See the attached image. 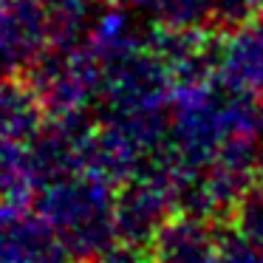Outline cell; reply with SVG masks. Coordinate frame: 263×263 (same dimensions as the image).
<instances>
[{"instance_id": "6da1fadb", "label": "cell", "mask_w": 263, "mask_h": 263, "mask_svg": "<svg viewBox=\"0 0 263 263\" xmlns=\"http://www.w3.org/2000/svg\"><path fill=\"white\" fill-rule=\"evenodd\" d=\"M40 215L57 229L68 252L82 263L119 240L114 184L91 173L46 184L40 195Z\"/></svg>"}, {"instance_id": "7a4b0ae2", "label": "cell", "mask_w": 263, "mask_h": 263, "mask_svg": "<svg viewBox=\"0 0 263 263\" xmlns=\"http://www.w3.org/2000/svg\"><path fill=\"white\" fill-rule=\"evenodd\" d=\"M57 229L23 201H0V263H74Z\"/></svg>"}, {"instance_id": "3957f363", "label": "cell", "mask_w": 263, "mask_h": 263, "mask_svg": "<svg viewBox=\"0 0 263 263\" xmlns=\"http://www.w3.org/2000/svg\"><path fill=\"white\" fill-rule=\"evenodd\" d=\"M212 74L235 91L263 102V20L249 17L223 29L218 43L210 40Z\"/></svg>"}, {"instance_id": "277c9868", "label": "cell", "mask_w": 263, "mask_h": 263, "mask_svg": "<svg viewBox=\"0 0 263 263\" xmlns=\"http://www.w3.org/2000/svg\"><path fill=\"white\" fill-rule=\"evenodd\" d=\"M150 263H221V229L212 218L176 212L153 235Z\"/></svg>"}, {"instance_id": "5b68a950", "label": "cell", "mask_w": 263, "mask_h": 263, "mask_svg": "<svg viewBox=\"0 0 263 263\" xmlns=\"http://www.w3.org/2000/svg\"><path fill=\"white\" fill-rule=\"evenodd\" d=\"M43 102L31 85L12 82V77L0 80V136L23 142L40 130Z\"/></svg>"}, {"instance_id": "8992f818", "label": "cell", "mask_w": 263, "mask_h": 263, "mask_svg": "<svg viewBox=\"0 0 263 263\" xmlns=\"http://www.w3.org/2000/svg\"><path fill=\"white\" fill-rule=\"evenodd\" d=\"M37 187L29 147L14 139L0 136V201H26Z\"/></svg>"}, {"instance_id": "52a82bcc", "label": "cell", "mask_w": 263, "mask_h": 263, "mask_svg": "<svg viewBox=\"0 0 263 263\" xmlns=\"http://www.w3.org/2000/svg\"><path fill=\"white\" fill-rule=\"evenodd\" d=\"M150 9L167 29H206L215 20V0H133Z\"/></svg>"}, {"instance_id": "ba28073f", "label": "cell", "mask_w": 263, "mask_h": 263, "mask_svg": "<svg viewBox=\"0 0 263 263\" xmlns=\"http://www.w3.org/2000/svg\"><path fill=\"white\" fill-rule=\"evenodd\" d=\"M221 263H263V249L238 227L221 232Z\"/></svg>"}, {"instance_id": "9c48e42d", "label": "cell", "mask_w": 263, "mask_h": 263, "mask_svg": "<svg viewBox=\"0 0 263 263\" xmlns=\"http://www.w3.org/2000/svg\"><path fill=\"white\" fill-rule=\"evenodd\" d=\"M85 263H150V252H144V246L116 240V243H110L108 249H102Z\"/></svg>"}, {"instance_id": "30bf717a", "label": "cell", "mask_w": 263, "mask_h": 263, "mask_svg": "<svg viewBox=\"0 0 263 263\" xmlns=\"http://www.w3.org/2000/svg\"><path fill=\"white\" fill-rule=\"evenodd\" d=\"M249 3H252V9H255V14L263 12V0H249Z\"/></svg>"}]
</instances>
